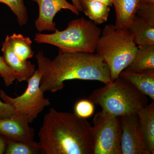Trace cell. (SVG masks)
I'll return each mask as SVG.
<instances>
[{"label": "cell", "instance_id": "cell-1", "mask_svg": "<svg viewBox=\"0 0 154 154\" xmlns=\"http://www.w3.org/2000/svg\"><path fill=\"white\" fill-rule=\"evenodd\" d=\"M36 57L38 69L42 73L40 87L44 93L60 91L64 87V82L69 80L97 81L105 85L111 82L109 67L96 52L59 49L57 55L51 60L40 51Z\"/></svg>", "mask_w": 154, "mask_h": 154}, {"label": "cell", "instance_id": "cell-2", "mask_svg": "<svg viewBox=\"0 0 154 154\" xmlns=\"http://www.w3.org/2000/svg\"><path fill=\"white\" fill-rule=\"evenodd\" d=\"M38 137L42 154H94L92 126L75 113L51 108Z\"/></svg>", "mask_w": 154, "mask_h": 154}, {"label": "cell", "instance_id": "cell-3", "mask_svg": "<svg viewBox=\"0 0 154 154\" xmlns=\"http://www.w3.org/2000/svg\"><path fill=\"white\" fill-rule=\"evenodd\" d=\"M88 99L103 112L117 117L137 114L148 104V96L120 76L94 90Z\"/></svg>", "mask_w": 154, "mask_h": 154}, {"label": "cell", "instance_id": "cell-4", "mask_svg": "<svg viewBox=\"0 0 154 154\" xmlns=\"http://www.w3.org/2000/svg\"><path fill=\"white\" fill-rule=\"evenodd\" d=\"M137 49L133 35L128 29H117L115 25L108 24L102 30L96 53L109 67L113 82L132 63Z\"/></svg>", "mask_w": 154, "mask_h": 154}, {"label": "cell", "instance_id": "cell-5", "mask_svg": "<svg viewBox=\"0 0 154 154\" xmlns=\"http://www.w3.org/2000/svg\"><path fill=\"white\" fill-rule=\"evenodd\" d=\"M102 32L96 23L82 17L70 21L63 30L57 29L50 34L36 33L34 40L38 44L54 45L63 51L95 53Z\"/></svg>", "mask_w": 154, "mask_h": 154}, {"label": "cell", "instance_id": "cell-6", "mask_svg": "<svg viewBox=\"0 0 154 154\" xmlns=\"http://www.w3.org/2000/svg\"><path fill=\"white\" fill-rule=\"evenodd\" d=\"M42 73L38 69L27 81L28 87L20 96L12 98L8 96L4 90H0V98L7 104L14 107L16 115L24 117L31 123L42 112L45 107L49 106L51 102L45 98L44 92L40 87Z\"/></svg>", "mask_w": 154, "mask_h": 154}, {"label": "cell", "instance_id": "cell-7", "mask_svg": "<svg viewBox=\"0 0 154 154\" xmlns=\"http://www.w3.org/2000/svg\"><path fill=\"white\" fill-rule=\"evenodd\" d=\"M94 154H122L120 117L101 111L93 119Z\"/></svg>", "mask_w": 154, "mask_h": 154}, {"label": "cell", "instance_id": "cell-8", "mask_svg": "<svg viewBox=\"0 0 154 154\" xmlns=\"http://www.w3.org/2000/svg\"><path fill=\"white\" fill-rule=\"evenodd\" d=\"M122 154H151L141 130L137 114L120 117Z\"/></svg>", "mask_w": 154, "mask_h": 154}, {"label": "cell", "instance_id": "cell-9", "mask_svg": "<svg viewBox=\"0 0 154 154\" xmlns=\"http://www.w3.org/2000/svg\"><path fill=\"white\" fill-rule=\"evenodd\" d=\"M38 4V17L35 21V27L39 33L44 31L54 32L56 25L54 21V17L61 10H69L78 15L79 11L66 0H33Z\"/></svg>", "mask_w": 154, "mask_h": 154}, {"label": "cell", "instance_id": "cell-10", "mask_svg": "<svg viewBox=\"0 0 154 154\" xmlns=\"http://www.w3.org/2000/svg\"><path fill=\"white\" fill-rule=\"evenodd\" d=\"M27 119L14 114L10 117L0 119V136L6 141L22 142L35 144L33 128Z\"/></svg>", "mask_w": 154, "mask_h": 154}, {"label": "cell", "instance_id": "cell-11", "mask_svg": "<svg viewBox=\"0 0 154 154\" xmlns=\"http://www.w3.org/2000/svg\"><path fill=\"white\" fill-rule=\"evenodd\" d=\"M2 51L4 60L14 72L18 82H27L36 71L34 64L28 60H21L14 53L7 38L3 42Z\"/></svg>", "mask_w": 154, "mask_h": 154}, {"label": "cell", "instance_id": "cell-12", "mask_svg": "<svg viewBox=\"0 0 154 154\" xmlns=\"http://www.w3.org/2000/svg\"><path fill=\"white\" fill-rule=\"evenodd\" d=\"M142 0H112L116 14L115 26L117 29H128L136 15Z\"/></svg>", "mask_w": 154, "mask_h": 154}, {"label": "cell", "instance_id": "cell-13", "mask_svg": "<svg viewBox=\"0 0 154 154\" xmlns=\"http://www.w3.org/2000/svg\"><path fill=\"white\" fill-rule=\"evenodd\" d=\"M119 76L129 81L141 93L154 101V69L141 72L124 70Z\"/></svg>", "mask_w": 154, "mask_h": 154}, {"label": "cell", "instance_id": "cell-14", "mask_svg": "<svg viewBox=\"0 0 154 154\" xmlns=\"http://www.w3.org/2000/svg\"><path fill=\"white\" fill-rule=\"evenodd\" d=\"M139 123L146 145L151 154H154V103L148 104L137 113Z\"/></svg>", "mask_w": 154, "mask_h": 154}, {"label": "cell", "instance_id": "cell-15", "mask_svg": "<svg viewBox=\"0 0 154 154\" xmlns=\"http://www.w3.org/2000/svg\"><path fill=\"white\" fill-rule=\"evenodd\" d=\"M154 69V45H137L133 60L124 71L141 72Z\"/></svg>", "mask_w": 154, "mask_h": 154}, {"label": "cell", "instance_id": "cell-16", "mask_svg": "<svg viewBox=\"0 0 154 154\" xmlns=\"http://www.w3.org/2000/svg\"><path fill=\"white\" fill-rule=\"evenodd\" d=\"M137 45H154V26L136 16L128 28Z\"/></svg>", "mask_w": 154, "mask_h": 154}, {"label": "cell", "instance_id": "cell-17", "mask_svg": "<svg viewBox=\"0 0 154 154\" xmlns=\"http://www.w3.org/2000/svg\"><path fill=\"white\" fill-rule=\"evenodd\" d=\"M6 38L14 53L21 60L25 61L33 57L34 51L32 50V42L28 37H25L20 33H14Z\"/></svg>", "mask_w": 154, "mask_h": 154}, {"label": "cell", "instance_id": "cell-18", "mask_svg": "<svg viewBox=\"0 0 154 154\" xmlns=\"http://www.w3.org/2000/svg\"><path fill=\"white\" fill-rule=\"evenodd\" d=\"M110 11V7L101 2L87 0L83 12L92 22L101 24L107 22Z\"/></svg>", "mask_w": 154, "mask_h": 154}, {"label": "cell", "instance_id": "cell-19", "mask_svg": "<svg viewBox=\"0 0 154 154\" xmlns=\"http://www.w3.org/2000/svg\"><path fill=\"white\" fill-rule=\"evenodd\" d=\"M6 142L5 154H37L40 152L38 143L30 144L13 141H6Z\"/></svg>", "mask_w": 154, "mask_h": 154}, {"label": "cell", "instance_id": "cell-20", "mask_svg": "<svg viewBox=\"0 0 154 154\" xmlns=\"http://www.w3.org/2000/svg\"><path fill=\"white\" fill-rule=\"evenodd\" d=\"M0 3L5 4L10 8L17 17L19 26L22 27L28 23L29 17L24 0H0Z\"/></svg>", "mask_w": 154, "mask_h": 154}, {"label": "cell", "instance_id": "cell-21", "mask_svg": "<svg viewBox=\"0 0 154 154\" xmlns=\"http://www.w3.org/2000/svg\"><path fill=\"white\" fill-rule=\"evenodd\" d=\"M136 16L154 26V3L141 2Z\"/></svg>", "mask_w": 154, "mask_h": 154}, {"label": "cell", "instance_id": "cell-22", "mask_svg": "<svg viewBox=\"0 0 154 154\" xmlns=\"http://www.w3.org/2000/svg\"><path fill=\"white\" fill-rule=\"evenodd\" d=\"M94 104L88 99L79 101L75 106V113L82 118L87 119L93 115L94 113Z\"/></svg>", "mask_w": 154, "mask_h": 154}, {"label": "cell", "instance_id": "cell-23", "mask_svg": "<svg viewBox=\"0 0 154 154\" xmlns=\"http://www.w3.org/2000/svg\"><path fill=\"white\" fill-rule=\"evenodd\" d=\"M0 76L2 78L6 87L13 85L16 80L14 72L6 64L3 56H0Z\"/></svg>", "mask_w": 154, "mask_h": 154}, {"label": "cell", "instance_id": "cell-24", "mask_svg": "<svg viewBox=\"0 0 154 154\" xmlns=\"http://www.w3.org/2000/svg\"><path fill=\"white\" fill-rule=\"evenodd\" d=\"M14 113L15 110L12 105L0 100V119L10 117L14 115Z\"/></svg>", "mask_w": 154, "mask_h": 154}, {"label": "cell", "instance_id": "cell-25", "mask_svg": "<svg viewBox=\"0 0 154 154\" xmlns=\"http://www.w3.org/2000/svg\"><path fill=\"white\" fill-rule=\"evenodd\" d=\"M6 141L5 139L0 136V154L5 153L6 147Z\"/></svg>", "mask_w": 154, "mask_h": 154}, {"label": "cell", "instance_id": "cell-26", "mask_svg": "<svg viewBox=\"0 0 154 154\" xmlns=\"http://www.w3.org/2000/svg\"><path fill=\"white\" fill-rule=\"evenodd\" d=\"M72 4L78 9L80 12H83V8L79 0H71Z\"/></svg>", "mask_w": 154, "mask_h": 154}, {"label": "cell", "instance_id": "cell-27", "mask_svg": "<svg viewBox=\"0 0 154 154\" xmlns=\"http://www.w3.org/2000/svg\"><path fill=\"white\" fill-rule=\"evenodd\" d=\"M94 1L101 2L103 3V4H105L106 5L109 6L110 7L112 6V0H94Z\"/></svg>", "mask_w": 154, "mask_h": 154}, {"label": "cell", "instance_id": "cell-28", "mask_svg": "<svg viewBox=\"0 0 154 154\" xmlns=\"http://www.w3.org/2000/svg\"><path fill=\"white\" fill-rule=\"evenodd\" d=\"M79 1L80 2H81V5H82V6L83 8L85 5L86 1H87V0H79Z\"/></svg>", "mask_w": 154, "mask_h": 154}]
</instances>
